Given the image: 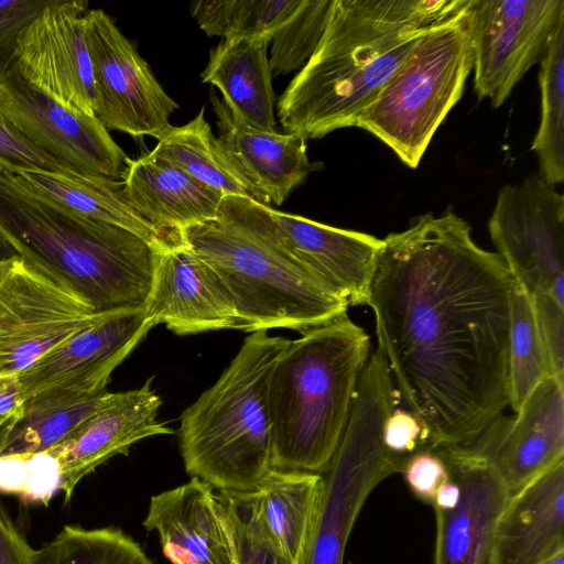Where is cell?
<instances>
[{"label": "cell", "mask_w": 564, "mask_h": 564, "mask_svg": "<svg viewBox=\"0 0 564 564\" xmlns=\"http://www.w3.org/2000/svg\"><path fill=\"white\" fill-rule=\"evenodd\" d=\"M382 240L367 301L378 348L432 448L467 445L508 405L514 280L453 210Z\"/></svg>", "instance_id": "1"}, {"label": "cell", "mask_w": 564, "mask_h": 564, "mask_svg": "<svg viewBox=\"0 0 564 564\" xmlns=\"http://www.w3.org/2000/svg\"><path fill=\"white\" fill-rule=\"evenodd\" d=\"M471 0H333L321 40L278 101L304 140L356 127L361 111L420 41Z\"/></svg>", "instance_id": "2"}, {"label": "cell", "mask_w": 564, "mask_h": 564, "mask_svg": "<svg viewBox=\"0 0 564 564\" xmlns=\"http://www.w3.org/2000/svg\"><path fill=\"white\" fill-rule=\"evenodd\" d=\"M0 235L96 313L147 308L161 246L78 216L6 170H0Z\"/></svg>", "instance_id": "3"}, {"label": "cell", "mask_w": 564, "mask_h": 564, "mask_svg": "<svg viewBox=\"0 0 564 564\" xmlns=\"http://www.w3.org/2000/svg\"><path fill=\"white\" fill-rule=\"evenodd\" d=\"M369 350V336L347 314L288 343L267 387L270 468L314 474L327 469Z\"/></svg>", "instance_id": "4"}, {"label": "cell", "mask_w": 564, "mask_h": 564, "mask_svg": "<svg viewBox=\"0 0 564 564\" xmlns=\"http://www.w3.org/2000/svg\"><path fill=\"white\" fill-rule=\"evenodd\" d=\"M289 341L252 332L219 379L184 410L180 447L191 478L220 492L258 488L271 469L268 379Z\"/></svg>", "instance_id": "5"}, {"label": "cell", "mask_w": 564, "mask_h": 564, "mask_svg": "<svg viewBox=\"0 0 564 564\" xmlns=\"http://www.w3.org/2000/svg\"><path fill=\"white\" fill-rule=\"evenodd\" d=\"M178 234L223 279L245 332L303 333L347 313L348 303L319 280L228 223L213 219Z\"/></svg>", "instance_id": "6"}, {"label": "cell", "mask_w": 564, "mask_h": 564, "mask_svg": "<svg viewBox=\"0 0 564 564\" xmlns=\"http://www.w3.org/2000/svg\"><path fill=\"white\" fill-rule=\"evenodd\" d=\"M470 4L434 28L359 115V127L415 169L473 69Z\"/></svg>", "instance_id": "7"}, {"label": "cell", "mask_w": 564, "mask_h": 564, "mask_svg": "<svg viewBox=\"0 0 564 564\" xmlns=\"http://www.w3.org/2000/svg\"><path fill=\"white\" fill-rule=\"evenodd\" d=\"M397 395L386 369L371 366L361 371L343 436L322 474L324 497L306 564H343L365 502L383 480L402 473L406 460L390 453L382 441Z\"/></svg>", "instance_id": "8"}, {"label": "cell", "mask_w": 564, "mask_h": 564, "mask_svg": "<svg viewBox=\"0 0 564 564\" xmlns=\"http://www.w3.org/2000/svg\"><path fill=\"white\" fill-rule=\"evenodd\" d=\"M216 219L304 269L348 305L367 304L382 239L282 213L241 196H224Z\"/></svg>", "instance_id": "9"}, {"label": "cell", "mask_w": 564, "mask_h": 564, "mask_svg": "<svg viewBox=\"0 0 564 564\" xmlns=\"http://www.w3.org/2000/svg\"><path fill=\"white\" fill-rule=\"evenodd\" d=\"M107 314L19 254L0 263V378L19 377L42 356Z\"/></svg>", "instance_id": "10"}, {"label": "cell", "mask_w": 564, "mask_h": 564, "mask_svg": "<svg viewBox=\"0 0 564 564\" xmlns=\"http://www.w3.org/2000/svg\"><path fill=\"white\" fill-rule=\"evenodd\" d=\"M488 229L498 254L529 299L564 305V197L540 175L505 185Z\"/></svg>", "instance_id": "11"}, {"label": "cell", "mask_w": 564, "mask_h": 564, "mask_svg": "<svg viewBox=\"0 0 564 564\" xmlns=\"http://www.w3.org/2000/svg\"><path fill=\"white\" fill-rule=\"evenodd\" d=\"M0 115L29 143L78 174L123 175L127 156L99 119L32 86L7 53L0 55Z\"/></svg>", "instance_id": "12"}, {"label": "cell", "mask_w": 564, "mask_h": 564, "mask_svg": "<svg viewBox=\"0 0 564 564\" xmlns=\"http://www.w3.org/2000/svg\"><path fill=\"white\" fill-rule=\"evenodd\" d=\"M95 86V117L107 130L158 140L178 108L134 45L102 10L84 15Z\"/></svg>", "instance_id": "13"}, {"label": "cell", "mask_w": 564, "mask_h": 564, "mask_svg": "<svg viewBox=\"0 0 564 564\" xmlns=\"http://www.w3.org/2000/svg\"><path fill=\"white\" fill-rule=\"evenodd\" d=\"M564 0H474V88L498 108L524 74L540 63L557 25Z\"/></svg>", "instance_id": "14"}, {"label": "cell", "mask_w": 564, "mask_h": 564, "mask_svg": "<svg viewBox=\"0 0 564 564\" xmlns=\"http://www.w3.org/2000/svg\"><path fill=\"white\" fill-rule=\"evenodd\" d=\"M87 7L85 0H50L4 53L32 86L66 108L95 116L84 19Z\"/></svg>", "instance_id": "15"}, {"label": "cell", "mask_w": 564, "mask_h": 564, "mask_svg": "<svg viewBox=\"0 0 564 564\" xmlns=\"http://www.w3.org/2000/svg\"><path fill=\"white\" fill-rule=\"evenodd\" d=\"M488 462L514 494L564 459V377H547L512 416L494 419L460 446Z\"/></svg>", "instance_id": "16"}, {"label": "cell", "mask_w": 564, "mask_h": 564, "mask_svg": "<svg viewBox=\"0 0 564 564\" xmlns=\"http://www.w3.org/2000/svg\"><path fill=\"white\" fill-rule=\"evenodd\" d=\"M460 489L449 510L434 508L433 564H491L495 532L510 491L485 459L457 445L432 448Z\"/></svg>", "instance_id": "17"}, {"label": "cell", "mask_w": 564, "mask_h": 564, "mask_svg": "<svg viewBox=\"0 0 564 564\" xmlns=\"http://www.w3.org/2000/svg\"><path fill=\"white\" fill-rule=\"evenodd\" d=\"M154 326L145 310L102 316L42 356L18 377L24 398L51 389L85 394L106 391L112 371Z\"/></svg>", "instance_id": "18"}, {"label": "cell", "mask_w": 564, "mask_h": 564, "mask_svg": "<svg viewBox=\"0 0 564 564\" xmlns=\"http://www.w3.org/2000/svg\"><path fill=\"white\" fill-rule=\"evenodd\" d=\"M145 311L155 325L164 324L178 335L245 330L223 279L182 241L178 232L159 248Z\"/></svg>", "instance_id": "19"}, {"label": "cell", "mask_w": 564, "mask_h": 564, "mask_svg": "<svg viewBox=\"0 0 564 564\" xmlns=\"http://www.w3.org/2000/svg\"><path fill=\"white\" fill-rule=\"evenodd\" d=\"M142 525L172 564H238L229 505L198 478L152 496Z\"/></svg>", "instance_id": "20"}, {"label": "cell", "mask_w": 564, "mask_h": 564, "mask_svg": "<svg viewBox=\"0 0 564 564\" xmlns=\"http://www.w3.org/2000/svg\"><path fill=\"white\" fill-rule=\"evenodd\" d=\"M152 379L138 389L111 393L72 436L48 449L59 465L65 502L87 475L111 457L127 455L143 438L174 433L158 420L162 401L151 387Z\"/></svg>", "instance_id": "21"}, {"label": "cell", "mask_w": 564, "mask_h": 564, "mask_svg": "<svg viewBox=\"0 0 564 564\" xmlns=\"http://www.w3.org/2000/svg\"><path fill=\"white\" fill-rule=\"evenodd\" d=\"M220 134L218 142L249 184L258 203L281 205L290 192L318 169L306 153V140L293 133L265 132L237 120L210 91Z\"/></svg>", "instance_id": "22"}, {"label": "cell", "mask_w": 564, "mask_h": 564, "mask_svg": "<svg viewBox=\"0 0 564 564\" xmlns=\"http://www.w3.org/2000/svg\"><path fill=\"white\" fill-rule=\"evenodd\" d=\"M564 550V459L512 494L497 523L491 564H542Z\"/></svg>", "instance_id": "23"}, {"label": "cell", "mask_w": 564, "mask_h": 564, "mask_svg": "<svg viewBox=\"0 0 564 564\" xmlns=\"http://www.w3.org/2000/svg\"><path fill=\"white\" fill-rule=\"evenodd\" d=\"M123 192L138 214L165 235L217 218L225 195L149 152L126 160Z\"/></svg>", "instance_id": "24"}, {"label": "cell", "mask_w": 564, "mask_h": 564, "mask_svg": "<svg viewBox=\"0 0 564 564\" xmlns=\"http://www.w3.org/2000/svg\"><path fill=\"white\" fill-rule=\"evenodd\" d=\"M324 490L322 474L271 468L256 490L235 495L289 564H306Z\"/></svg>", "instance_id": "25"}, {"label": "cell", "mask_w": 564, "mask_h": 564, "mask_svg": "<svg viewBox=\"0 0 564 564\" xmlns=\"http://www.w3.org/2000/svg\"><path fill=\"white\" fill-rule=\"evenodd\" d=\"M270 36L223 40L210 51L202 82L216 86L232 116L243 124L276 132L274 91L268 57Z\"/></svg>", "instance_id": "26"}, {"label": "cell", "mask_w": 564, "mask_h": 564, "mask_svg": "<svg viewBox=\"0 0 564 564\" xmlns=\"http://www.w3.org/2000/svg\"><path fill=\"white\" fill-rule=\"evenodd\" d=\"M111 397L51 389L24 400L0 427V456L48 451L72 436Z\"/></svg>", "instance_id": "27"}, {"label": "cell", "mask_w": 564, "mask_h": 564, "mask_svg": "<svg viewBox=\"0 0 564 564\" xmlns=\"http://www.w3.org/2000/svg\"><path fill=\"white\" fill-rule=\"evenodd\" d=\"M12 175L32 192L78 216L121 227L152 245L162 246L175 235H165L142 218L127 199L122 182L113 178L42 171H19Z\"/></svg>", "instance_id": "28"}, {"label": "cell", "mask_w": 564, "mask_h": 564, "mask_svg": "<svg viewBox=\"0 0 564 564\" xmlns=\"http://www.w3.org/2000/svg\"><path fill=\"white\" fill-rule=\"evenodd\" d=\"M182 171L220 192L258 202L249 184L229 161L204 116V108L184 126L171 127L151 151Z\"/></svg>", "instance_id": "29"}, {"label": "cell", "mask_w": 564, "mask_h": 564, "mask_svg": "<svg viewBox=\"0 0 564 564\" xmlns=\"http://www.w3.org/2000/svg\"><path fill=\"white\" fill-rule=\"evenodd\" d=\"M540 64L541 119L531 150L538 156L540 176L555 186L564 180V21Z\"/></svg>", "instance_id": "30"}, {"label": "cell", "mask_w": 564, "mask_h": 564, "mask_svg": "<svg viewBox=\"0 0 564 564\" xmlns=\"http://www.w3.org/2000/svg\"><path fill=\"white\" fill-rule=\"evenodd\" d=\"M303 0H198L189 11L208 36H270L289 22Z\"/></svg>", "instance_id": "31"}, {"label": "cell", "mask_w": 564, "mask_h": 564, "mask_svg": "<svg viewBox=\"0 0 564 564\" xmlns=\"http://www.w3.org/2000/svg\"><path fill=\"white\" fill-rule=\"evenodd\" d=\"M34 564H153L141 546L118 528L64 525L36 549Z\"/></svg>", "instance_id": "32"}, {"label": "cell", "mask_w": 564, "mask_h": 564, "mask_svg": "<svg viewBox=\"0 0 564 564\" xmlns=\"http://www.w3.org/2000/svg\"><path fill=\"white\" fill-rule=\"evenodd\" d=\"M551 369L531 301L514 282L508 356V404L516 413Z\"/></svg>", "instance_id": "33"}, {"label": "cell", "mask_w": 564, "mask_h": 564, "mask_svg": "<svg viewBox=\"0 0 564 564\" xmlns=\"http://www.w3.org/2000/svg\"><path fill=\"white\" fill-rule=\"evenodd\" d=\"M333 0H303L293 18L272 36V75L302 68L314 53L328 20Z\"/></svg>", "instance_id": "34"}, {"label": "cell", "mask_w": 564, "mask_h": 564, "mask_svg": "<svg viewBox=\"0 0 564 564\" xmlns=\"http://www.w3.org/2000/svg\"><path fill=\"white\" fill-rule=\"evenodd\" d=\"M57 459L48 452L0 456V491L28 502L47 503L61 490Z\"/></svg>", "instance_id": "35"}, {"label": "cell", "mask_w": 564, "mask_h": 564, "mask_svg": "<svg viewBox=\"0 0 564 564\" xmlns=\"http://www.w3.org/2000/svg\"><path fill=\"white\" fill-rule=\"evenodd\" d=\"M221 494L229 505L234 520L238 564H289L272 545L245 502L235 494Z\"/></svg>", "instance_id": "36"}, {"label": "cell", "mask_w": 564, "mask_h": 564, "mask_svg": "<svg viewBox=\"0 0 564 564\" xmlns=\"http://www.w3.org/2000/svg\"><path fill=\"white\" fill-rule=\"evenodd\" d=\"M0 164L3 170L11 173L19 171H42L68 176L82 175L29 143L9 126L1 115Z\"/></svg>", "instance_id": "37"}, {"label": "cell", "mask_w": 564, "mask_h": 564, "mask_svg": "<svg viewBox=\"0 0 564 564\" xmlns=\"http://www.w3.org/2000/svg\"><path fill=\"white\" fill-rule=\"evenodd\" d=\"M382 441L390 453L405 460L416 452L432 449L427 427L411 411L397 406L384 421Z\"/></svg>", "instance_id": "38"}, {"label": "cell", "mask_w": 564, "mask_h": 564, "mask_svg": "<svg viewBox=\"0 0 564 564\" xmlns=\"http://www.w3.org/2000/svg\"><path fill=\"white\" fill-rule=\"evenodd\" d=\"M551 375L564 377V305L550 297L530 299Z\"/></svg>", "instance_id": "39"}, {"label": "cell", "mask_w": 564, "mask_h": 564, "mask_svg": "<svg viewBox=\"0 0 564 564\" xmlns=\"http://www.w3.org/2000/svg\"><path fill=\"white\" fill-rule=\"evenodd\" d=\"M402 473L414 496L431 505L437 488L449 478L444 462L432 449H423L410 456Z\"/></svg>", "instance_id": "40"}, {"label": "cell", "mask_w": 564, "mask_h": 564, "mask_svg": "<svg viewBox=\"0 0 564 564\" xmlns=\"http://www.w3.org/2000/svg\"><path fill=\"white\" fill-rule=\"evenodd\" d=\"M50 0L0 1V55L13 44L19 32Z\"/></svg>", "instance_id": "41"}, {"label": "cell", "mask_w": 564, "mask_h": 564, "mask_svg": "<svg viewBox=\"0 0 564 564\" xmlns=\"http://www.w3.org/2000/svg\"><path fill=\"white\" fill-rule=\"evenodd\" d=\"M35 552L0 502V564H34Z\"/></svg>", "instance_id": "42"}, {"label": "cell", "mask_w": 564, "mask_h": 564, "mask_svg": "<svg viewBox=\"0 0 564 564\" xmlns=\"http://www.w3.org/2000/svg\"><path fill=\"white\" fill-rule=\"evenodd\" d=\"M24 400L18 377L0 378V417L13 416Z\"/></svg>", "instance_id": "43"}, {"label": "cell", "mask_w": 564, "mask_h": 564, "mask_svg": "<svg viewBox=\"0 0 564 564\" xmlns=\"http://www.w3.org/2000/svg\"><path fill=\"white\" fill-rule=\"evenodd\" d=\"M459 497V486L449 477L447 481L437 488L432 506L436 509L449 510L457 505Z\"/></svg>", "instance_id": "44"}, {"label": "cell", "mask_w": 564, "mask_h": 564, "mask_svg": "<svg viewBox=\"0 0 564 564\" xmlns=\"http://www.w3.org/2000/svg\"><path fill=\"white\" fill-rule=\"evenodd\" d=\"M15 250L10 243L0 235V263L11 257L17 256Z\"/></svg>", "instance_id": "45"}, {"label": "cell", "mask_w": 564, "mask_h": 564, "mask_svg": "<svg viewBox=\"0 0 564 564\" xmlns=\"http://www.w3.org/2000/svg\"><path fill=\"white\" fill-rule=\"evenodd\" d=\"M542 564H564V550L554 553Z\"/></svg>", "instance_id": "46"}, {"label": "cell", "mask_w": 564, "mask_h": 564, "mask_svg": "<svg viewBox=\"0 0 564 564\" xmlns=\"http://www.w3.org/2000/svg\"><path fill=\"white\" fill-rule=\"evenodd\" d=\"M10 417H0V427L9 420Z\"/></svg>", "instance_id": "47"}, {"label": "cell", "mask_w": 564, "mask_h": 564, "mask_svg": "<svg viewBox=\"0 0 564 564\" xmlns=\"http://www.w3.org/2000/svg\"><path fill=\"white\" fill-rule=\"evenodd\" d=\"M0 170H3V167L1 166V164H0Z\"/></svg>", "instance_id": "48"}]
</instances>
